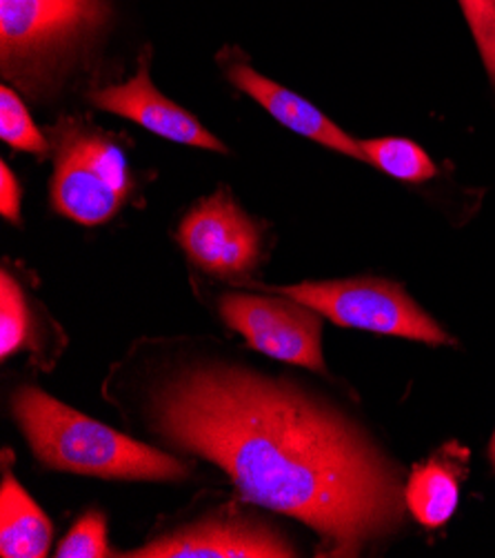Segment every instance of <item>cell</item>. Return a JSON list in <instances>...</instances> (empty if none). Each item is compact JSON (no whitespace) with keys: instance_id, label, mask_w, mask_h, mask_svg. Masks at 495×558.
Listing matches in <instances>:
<instances>
[{"instance_id":"1","label":"cell","mask_w":495,"mask_h":558,"mask_svg":"<svg viewBox=\"0 0 495 558\" xmlns=\"http://www.w3.org/2000/svg\"><path fill=\"white\" fill-rule=\"evenodd\" d=\"M158 434L223 470L256 506L294 517L322 556H358L405 525L398 468L347 414L294 380L207 363L151 395Z\"/></svg>"},{"instance_id":"2","label":"cell","mask_w":495,"mask_h":558,"mask_svg":"<svg viewBox=\"0 0 495 558\" xmlns=\"http://www.w3.org/2000/svg\"><path fill=\"white\" fill-rule=\"evenodd\" d=\"M12 416L34 457L51 468L119 481H183L178 459L107 427L27 385L12 397Z\"/></svg>"},{"instance_id":"3","label":"cell","mask_w":495,"mask_h":558,"mask_svg":"<svg viewBox=\"0 0 495 558\" xmlns=\"http://www.w3.org/2000/svg\"><path fill=\"white\" fill-rule=\"evenodd\" d=\"M102 23V0H0L5 76L27 89L47 83Z\"/></svg>"},{"instance_id":"4","label":"cell","mask_w":495,"mask_h":558,"mask_svg":"<svg viewBox=\"0 0 495 558\" xmlns=\"http://www.w3.org/2000/svg\"><path fill=\"white\" fill-rule=\"evenodd\" d=\"M51 207L81 226L112 220L134 190L125 151L96 130L72 121L57 130Z\"/></svg>"},{"instance_id":"5","label":"cell","mask_w":495,"mask_h":558,"mask_svg":"<svg viewBox=\"0 0 495 558\" xmlns=\"http://www.w3.org/2000/svg\"><path fill=\"white\" fill-rule=\"evenodd\" d=\"M267 290L292 296L343 327L389 333V337H403L426 345L454 343L449 333L398 283L384 281V278H349V281L300 283Z\"/></svg>"},{"instance_id":"6","label":"cell","mask_w":495,"mask_h":558,"mask_svg":"<svg viewBox=\"0 0 495 558\" xmlns=\"http://www.w3.org/2000/svg\"><path fill=\"white\" fill-rule=\"evenodd\" d=\"M220 316L240 331L245 341L271 356L311 372L326 374L322 359V314L313 307L279 294H227L220 299Z\"/></svg>"},{"instance_id":"7","label":"cell","mask_w":495,"mask_h":558,"mask_svg":"<svg viewBox=\"0 0 495 558\" xmlns=\"http://www.w3.org/2000/svg\"><path fill=\"white\" fill-rule=\"evenodd\" d=\"M125 556L134 558H289L296 547L253 514L220 510L149 541Z\"/></svg>"},{"instance_id":"8","label":"cell","mask_w":495,"mask_h":558,"mask_svg":"<svg viewBox=\"0 0 495 558\" xmlns=\"http://www.w3.org/2000/svg\"><path fill=\"white\" fill-rule=\"evenodd\" d=\"M176 236L196 267L220 278L245 276L260 260V230L227 190L200 201Z\"/></svg>"},{"instance_id":"9","label":"cell","mask_w":495,"mask_h":558,"mask_svg":"<svg viewBox=\"0 0 495 558\" xmlns=\"http://www.w3.org/2000/svg\"><path fill=\"white\" fill-rule=\"evenodd\" d=\"M89 98L96 107L112 111V114H119L123 119H129L168 141L223 154L227 151V147L213 134H209L187 109H183L168 96H162L153 87L145 65L132 81L98 89Z\"/></svg>"},{"instance_id":"10","label":"cell","mask_w":495,"mask_h":558,"mask_svg":"<svg viewBox=\"0 0 495 558\" xmlns=\"http://www.w3.org/2000/svg\"><path fill=\"white\" fill-rule=\"evenodd\" d=\"M227 78L240 92L260 102L273 119L289 128L292 132H298L334 151L347 154L358 160H367L360 141H354L349 134H345L334 121H329L315 105H311L296 92L264 78L262 74L243 63L232 65L227 70Z\"/></svg>"},{"instance_id":"11","label":"cell","mask_w":495,"mask_h":558,"mask_svg":"<svg viewBox=\"0 0 495 558\" xmlns=\"http://www.w3.org/2000/svg\"><path fill=\"white\" fill-rule=\"evenodd\" d=\"M53 527L16 476L5 474L0 485V554L5 558H42L49 551Z\"/></svg>"},{"instance_id":"12","label":"cell","mask_w":495,"mask_h":558,"mask_svg":"<svg viewBox=\"0 0 495 558\" xmlns=\"http://www.w3.org/2000/svg\"><path fill=\"white\" fill-rule=\"evenodd\" d=\"M405 500L407 510L424 527L445 525L460 500L458 468L440 459L418 465L405 485Z\"/></svg>"},{"instance_id":"13","label":"cell","mask_w":495,"mask_h":558,"mask_svg":"<svg viewBox=\"0 0 495 558\" xmlns=\"http://www.w3.org/2000/svg\"><path fill=\"white\" fill-rule=\"evenodd\" d=\"M367 162L378 170L407 183H424L435 177V165L429 154L407 138L360 141Z\"/></svg>"},{"instance_id":"14","label":"cell","mask_w":495,"mask_h":558,"mask_svg":"<svg viewBox=\"0 0 495 558\" xmlns=\"http://www.w3.org/2000/svg\"><path fill=\"white\" fill-rule=\"evenodd\" d=\"M32 345V316L25 294L14 278L0 276V356L10 359Z\"/></svg>"},{"instance_id":"15","label":"cell","mask_w":495,"mask_h":558,"mask_svg":"<svg viewBox=\"0 0 495 558\" xmlns=\"http://www.w3.org/2000/svg\"><path fill=\"white\" fill-rule=\"evenodd\" d=\"M0 138L29 154H47L49 143L34 125L27 107L10 87L0 89Z\"/></svg>"},{"instance_id":"16","label":"cell","mask_w":495,"mask_h":558,"mask_svg":"<svg viewBox=\"0 0 495 558\" xmlns=\"http://www.w3.org/2000/svg\"><path fill=\"white\" fill-rule=\"evenodd\" d=\"M59 558H104L114 556L107 543V521L100 512H87L61 541Z\"/></svg>"},{"instance_id":"17","label":"cell","mask_w":495,"mask_h":558,"mask_svg":"<svg viewBox=\"0 0 495 558\" xmlns=\"http://www.w3.org/2000/svg\"><path fill=\"white\" fill-rule=\"evenodd\" d=\"M460 5L495 87V0H460Z\"/></svg>"},{"instance_id":"18","label":"cell","mask_w":495,"mask_h":558,"mask_svg":"<svg viewBox=\"0 0 495 558\" xmlns=\"http://www.w3.org/2000/svg\"><path fill=\"white\" fill-rule=\"evenodd\" d=\"M0 214L12 222H21V187L5 162L0 165Z\"/></svg>"},{"instance_id":"19","label":"cell","mask_w":495,"mask_h":558,"mask_svg":"<svg viewBox=\"0 0 495 558\" xmlns=\"http://www.w3.org/2000/svg\"><path fill=\"white\" fill-rule=\"evenodd\" d=\"M488 459H491V465H493V470H495V432H493V438H491V442H488Z\"/></svg>"}]
</instances>
